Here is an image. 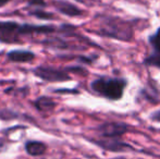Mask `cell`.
I'll list each match as a JSON object with an SVG mask.
<instances>
[{
    "instance_id": "11",
    "label": "cell",
    "mask_w": 160,
    "mask_h": 159,
    "mask_svg": "<svg viewBox=\"0 0 160 159\" xmlns=\"http://www.w3.org/2000/svg\"><path fill=\"white\" fill-rule=\"evenodd\" d=\"M34 106L40 112H47V111H50L55 108L56 102L47 96H42L34 102Z\"/></svg>"
},
{
    "instance_id": "13",
    "label": "cell",
    "mask_w": 160,
    "mask_h": 159,
    "mask_svg": "<svg viewBox=\"0 0 160 159\" xmlns=\"http://www.w3.org/2000/svg\"><path fill=\"white\" fill-rule=\"evenodd\" d=\"M28 6L42 8V7H46V2L45 0H28Z\"/></svg>"
},
{
    "instance_id": "3",
    "label": "cell",
    "mask_w": 160,
    "mask_h": 159,
    "mask_svg": "<svg viewBox=\"0 0 160 159\" xmlns=\"http://www.w3.org/2000/svg\"><path fill=\"white\" fill-rule=\"evenodd\" d=\"M35 77L45 82H63V81L71 80V77L68 74V70L64 69H57L49 66H39L32 70Z\"/></svg>"
},
{
    "instance_id": "18",
    "label": "cell",
    "mask_w": 160,
    "mask_h": 159,
    "mask_svg": "<svg viewBox=\"0 0 160 159\" xmlns=\"http://www.w3.org/2000/svg\"><path fill=\"white\" fill-rule=\"evenodd\" d=\"M111 159H127V158H124V157H117V158H111Z\"/></svg>"
},
{
    "instance_id": "1",
    "label": "cell",
    "mask_w": 160,
    "mask_h": 159,
    "mask_svg": "<svg viewBox=\"0 0 160 159\" xmlns=\"http://www.w3.org/2000/svg\"><path fill=\"white\" fill-rule=\"evenodd\" d=\"M127 80L121 77H101L91 83V88L97 95L110 100H119L122 98L127 87Z\"/></svg>"
},
{
    "instance_id": "16",
    "label": "cell",
    "mask_w": 160,
    "mask_h": 159,
    "mask_svg": "<svg viewBox=\"0 0 160 159\" xmlns=\"http://www.w3.org/2000/svg\"><path fill=\"white\" fill-rule=\"evenodd\" d=\"M76 2H80V3H86L88 0H75Z\"/></svg>"
},
{
    "instance_id": "7",
    "label": "cell",
    "mask_w": 160,
    "mask_h": 159,
    "mask_svg": "<svg viewBox=\"0 0 160 159\" xmlns=\"http://www.w3.org/2000/svg\"><path fill=\"white\" fill-rule=\"evenodd\" d=\"M148 42L152 46V52L144 60V63L160 69V27L154 34L150 35Z\"/></svg>"
},
{
    "instance_id": "15",
    "label": "cell",
    "mask_w": 160,
    "mask_h": 159,
    "mask_svg": "<svg viewBox=\"0 0 160 159\" xmlns=\"http://www.w3.org/2000/svg\"><path fill=\"white\" fill-rule=\"evenodd\" d=\"M11 0H0V8H2V7H4L7 3H9Z\"/></svg>"
},
{
    "instance_id": "10",
    "label": "cell",
    "mask_w": 160,
    "mask_h": 159,
    "mask_svg": "<svg viewBox=\"0 0 160 159\" xmlns=\"http://www.w3.org/2000/svg\"><path fill=\"white\" fill-rule=\"evenodd\" d=\"M47 149V145L39 141H28L25 143V151L31 156H40L45 154Z\"/></svg>"
},
{
    "instance_id": "17",
    "label": "cell",
    "mask_w": 160,
    "mask_h": 159,
    "mask_svg": "<svg viewBox=\"0 0 160 159\" xmlns=\"http://www.w3.org/2000/svg\"><path fill=\"white\" fill-rule=\"evenodd\" d=\"M2 146H3V143H2V141H1V140H0V151H1Z\"/></svg>"
},
{
    "instance_id": "6",
    "label": "cell",
    "mask_w": 160,
    "mask_h": 159,
    "mask_svg": "<svg viewBox=\"0 0 160 159\" xmlns=\"http://www.w3.org/2000/svg\"><path fill=\"white\" fill-rule=\"evenodd\" d=\"M96 145L101 147L102 149L109 152H127V151H135L132 145L122 142L120 138H105L99 137L98 140H92Z\"/></svg>"
},
{
    "instance_id": "2",
    "label": "cell",
    "mask_w": 160,
    "mask_h": 159,
    "mask_svg": "<svg viewBox=\"0 0 160 159\" xmlns=\"http://www.w3.org/2000/svg\"><path fill=\"white\" fill-rule=\"evenodd\" d=\"M97 33L101 36L111 37V38L125 40V42L131 40L133 37L132 26L128 22L119 17H103L100 24V28Z\"/></svg>"
},
{
    "instance_id": "4",
    "label": "cell",
    "mask_w": 160,
    "mask_h": 159,
    "mask_svg": "<svg viewBox=\"0 0 160 159\" xmlns=\"http://www.w3.org/2000/svg\"><path fill=\"white\" fill-rule=\"evenodd\" d=\"M128 131V125L122 122H107L98 125L97 133L99 137L120 138Z\"/></svg>"
},
{
    "instance_id": "5",
    "label": "cell",
    "mask_w": 160,
    "mask_h": 159,
    "mask_svg": "<svg viewBox=\"0 0 160 159\" xmlns=\"http://www.w3.org/2000/svg\"><path fill=\"white\" fill-rule=\"evenodd\" d=\"M20 25L21 24L12 21L0 22V42L7 44L19 42L20 40L18 38L21 36Z\"/></svg>"
},
{
    "instance_id": "9",
    "label": "cell",
    "mask_w": 160,
    "mask_h": 159,
    "mask_svg": "<svg viewBox=\"0 0 160 159\" xmlns=\"http://www.w3.org/2000/svg\"><path fill=\"white\" fill-rule=\"evenodd\" d=\"M56 9L59 11L61 14H64L67 17H81L83 15V10H81L78 7H76L75 4L71 3L69 1L65 0H59L55 3Z\"/></svg>"
},
{
    "instance_id": "12",
    "label": "cell",
    "mask_w": 160,
    "mask_h": 159,
    "mask_svg": "<svg viewBox=\"0 0 160 159\" xmlns=\"http://www.w3.org/2000/svg\"><path fill=\"white\" fill-rule=\"evenodd\" d=\"M31 14L33 17H37V19H42V20H50L53 19V14L50 12H46L45 10H42V8H36L35 10H33L31 12Z\"/></svg>"
},
{
    "instance_id": "14",
    "label": "cell",
    "mask_w": 160,
    "mask_h": 159,
    "mask_svg": "<svg viewBox=\"0 0 160 159\" xmlns=\"http://www.w3.org/2000/svg\"><path fill=\"white\" fill-rule=\"evenodd\" d=\"M149 119L152 121H154V122H160V109L159 110L154 111L152 113H150Z\"/></svg>"
},
{
    "instance_id": "8",
    "label": "cell",
    "mask_w": 160,
    "mask_h": 159,
    "mask_svg": "<svg viewBox=\"0 0 160 159\" xmlns=\"http://www.w3.org/2000/svg\"><path fill=\"white\" fill-rule=\"evenodd\" d=\"M7 58L11 62L18 63H28L35 59V53L25 49H14L7 53Z\"/></svg>"
}]
</instances>
